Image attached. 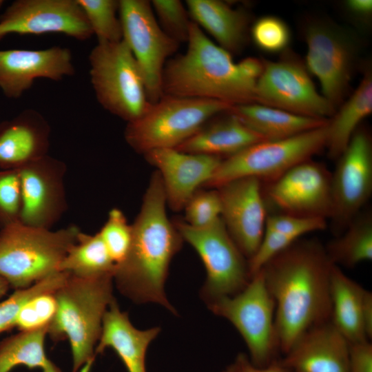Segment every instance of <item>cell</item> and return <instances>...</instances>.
<instances>
[{
  "label": "cell",
  "instance_id": "obj_1",
  "mask_svg": "<svg viewBox=\"0 0 372 372\" xmlns=\"http://www.w3.org/2000/svg\"><path fill=\"white\" fill-rule=\"evenodd\" d=\"M333 264L316 239H298L260 270L275 302V324L285 355L309 329L331 320Z\"/></svg>",
  "mask_w": 372,
  "mask_h": 372
},
{
  "label": "cell",
  "instance_id": "obj_2",
  "mask_svg": "<svg viewBox=\"0 0 372 372\" xmlns=\"http://www.w3.org/2000/svg\"><path fill=\"white\" fill-rule=\"evenodd\" d=\"M161 176L155 172L133 223L132 240L126 258L115 267L113 280L118 291L135 303L159 304L174 314L165 283L170 262L183 239L168 218Z\"/></svg>",
  "mask_w": 372,
  "mask_h": 372
},
{
  "label": "cell",
  "instance_id": "obj_3",
  "mask_svg": "<svg viewBox=\"0 0 372 372\" xmlns=\"http://www.w3.org/2000/svg\"><path fill=\"white\" fill-rule=\"evenodd\" d=\"M187 42L185 53L168 60L165 65L163 94L216 100L232 106L256 103V85L263 61L247 57L235 63L229 52L214 43L192 21Z\"/></svg>",
  "mask_w": 372,
  "mask_h": 372
},
{
  "label": "cell",
  "instance_id": "obj_4",
  "mask_svg": "<svg viewBox=\"0 0 372 372\" xmlns=\"http://www.w3.org/2000/svg\"><path fill=\"white\" fill-rule=\"evenodd\" d=\"M113 275L81 278L69 275L56 291V315L48 328L54 341L68 340L72 371L88 372L95 359V348L103 318L113 296Z\"/></svg>",
  "mask_w": 372,
  "mask_h": 372
},
{
  "label": "cell",
  "instance_id": "obj_5",
  "mask_svg": "<svg viewBox=\"0 0 372 372\" xmlns=\"http://www.w3.org/2000/svg\"><path fill=\"white\" fill-rule=\"evenodd\" d=\"M81 230L70 225L58 230L20 221L0 232V276L15 290L28 287L59 271Z\"/></svg>",
  "mask_w": 372,
  "mask_h": 372
},
{
  "label": "cell",
  "instance_id": "obj_6",
  "mask_svg": "<svg viewBox=\"0 0 372 372\" xmlns=\"http://www.w3.org/2000/svg\"><path fill=\"white\" fill-rule=\"evenodd\" d=\"M231 107L216 100L163 94L156 102L149 103L139 118L127 123L125 139L134 151L143 154L176 148L209 119L229 112Z\"/></svg>",
  "mask_w": 372,
  "mask_h": 372
},
{
  "label": "cell",
  "instance_id": "obj_7",
  "mask_svg": "<svg viewBox=\"0 0 372 372\" xmlns=\"http://www.w3.org/2000/svg\"><path fill=\"white\" fill-rule=\"evenodd\" d=\"M97 101L111 114L132 122L149 104L141 68L126 43L98 42L89 55Z\"/></svg>",
  "mask_w": 372,
  "mask_h": 372
},
{
  "label": "cell",
  "instance_id": "obj_8",
  "mask_svg": "<svg viewBox=\"0 0 372 372\" xmlns=\"http://www.w3.org/2000/svg\"><path fill=\"white\" fill-rule=\"evenodd\" d=\"M328 123L289 138L254 143L223 159L205 186L216 189L231 180L247 177L269 183L274 181L326 147Z\"/></svg>",
  "mask_w": 372,
  "mask_h": 372
},
{
  "label": "cell",
  "instance_id": "obj_9",
  "mask_svg": "<svg viewBox=\"0 0 372 372\" xmlns=\"http://www.w3.org/2000/svg\"><path fill=\"white\" fill-rule=\"evenodd\" d=\"M207 304L214 314L229 320L238 330L254 364L263 367L280 358L275 302L261 271L254 273L239 293Z\"/></svg>",
  "mask_w": 372,
  "mask_h": 372
},
{
  "label": "cell",
  "instance_id": "obj_10",
  "mask_svg": "<svg viewBox=\"0 0 372 372\" xmlns=\"http://www.w3.org/2000/svg\"><path fill=\"white\" fill-rule=\"evenodd\" d=\"M183 240L198 253L207 271L202 296L209 304L241 291L251 279L247 259L238 249L221 218L205 227L183 220L174 223Z\"/></svg>",
  "mask_w": 372,
  "mask_h": 372
},
{
  "label": "cell",
  "instance_id": "obj_11",
  "mask_svg": "<svg viewBox=\"0 0 372 372\" xmlns=\"http://www.w3.org/2000/svg\"><path fill=\"white\" fill-rule=\"evenodd\" d=\"M305 67L318 79L322 96L335 109L347 94L355 63L357 48L340 27L324 19L313 20L304 29Z\"/></svg>",
  "mask_w": 372,
  "mask_h": 372
},
{
  "label": "cell",
  "instance_id": "obj_12",
  "mask_svg": "<svg viewBox=\"0 0 372 372\" xmlns=\"http://www.w3.org/2000/svg\"><path fill=\"white\" fill-rule=\"evenodd\" d=\"M119 17L123 40L143 73L149 102L155 103L163 95L162 79L167 59L180 44L163 30L149 1L120 0Z\"/></svg>",
  "mask_w": 372,
  "mask_h": 372
},
{
  "label": "cell",
  "instance_id": "obj_13",
  "mask_svg": "<svg viewBox=\"0 0 372 372\" xmlns=\"http://www.w3.org/2000/svg\"><path fill=\"white\" fill-rule=\"evenodd\" d=\"M255 89L257 103L307 117L327 119L335 109L317 91L308 70L297 58L263 61Z\"/></svg>",
  "mask_w": 372,
  "mask_h": 372
},
{
  "label": "cell",
  "instance_id": "obj_14",
  "mask_svg": "<svg viewBox=\"0 0 372 372\" xmlns=\"http://www.w3.org/2000/svg\"><path fill=\"white\" fill-rule=\"evenodd\" d=\"M333 229L341 234L371 197L372 143L369 133L357 130L338 158L331 174Z\"/></svg>",
  "mask_w": 372,
  "mask_h": 372
},
{
  "label": "cell",
  "instance_id": "obj_15",
  "mask_svg": "<svg viewBox=\"0 0 372 372\" xmlns=\"http://www.w3.org/2000/svg\"><path fill=\"white\" fill-rule=\"evenodd\" d=\"M267 197L281 214L331 218V173L323 164L305 161L270 183Z\"/></svg>",
  "mask_w": 372,
  "mask_h": 372
},
{
  "label": "cell",
  "instance_id": "obj_16",
  "mask_svg": "<svg viewBox=\"0 0 372 372\" xmlns=\"http://www.w3.org/2000/svg\"><path fill=\"white\" fill-rule=\"evenodd\" d=\"M61 33L80 41L92 31L76 0H17L0 16V40L10 34Z\"/></svg>",
  "mask_w": 372,
  "mask_h": 372
},
{
  "label": "cell",
  "instance_id": "obj_17",
  "mask_svg": "<svg viewBox=\"0 0 372 372\" xmlns=\"http://www.w3.org/2000/svg\"><path fill=\"white\" fill-rule=\"evenodd\" d=\"M65 163L46 155L18 169L21 207L19 221L51 229L68 208Z\"/></svg>",
  "mask_w": 372,
  "mask_h": 372
},
{
  "label": "cell",
  "instance_id": "obj_18",
  "mask_svg": "<svg viewBox=\"0 0 372 372\" xmlns=\"http://www.w3.org/2000/svg\"><path fill=\"white\" fill-rule=\"evenodd\" d=\"M216 189L221 203L220 218L238 249L249 260L261 242L268 216L261 181L241 178Z\"/></svg>",
  "mask_w": 372,
  "mask_h": 372
},
{
  "label": "cell",
  "instance_id": "obj_19",
  "mask_svg": "<svg viewBox=\"0 0 372 372\" xmlns=\"http://www.w3.org/2000/svg\"><path fill=\"white\" fill-rule=\"evenodd\" d=\"M74 71L72 54L67 48L0 50V88L8 98L20 97L36 79L60 81L73 75Z\"/></svg>",
  "mask_w": 372,
  "mask_h": 372
},
{
  "label": "cell",
  "instance_id": "obj_20",
  "mask_svg": "<svg viewBox=\"0 0 372 372\" xmlns=\"http://www.w3.org/2000/svg\"><path fill=\"white\" fill-rule=\"evenodd\" d=\"M159 174L167 205L174 211L184 209L200 185H205L218 167V156L183 152L175 148L149 151L144 154Z\"/></svg>",
  "mask_w": 372,
  "mask_h": 372
},
{
  "label": "cell",
  "instance_id": "obj_21",
  "mask_svg": "<svg viewBox=\"0 0 372 372\" xmlns=\"http://www.w3.org/2000/svg\"><path fill=\"white\" fill-rule=\"evenodd\" d=\"M350 343L331 320L304 332L280 358L289 372H347Z\"/></svg>",
  "mask_w": 372,
  "mask_h": 372
},
{
  "label": "cell",
  "instance_id": "obj_22",
  "mask_svg": "<svg viewBox=\"0 0 372 372\" xmlns=\"http://www.w3.org/2000/svg\"><path fill=\"white\" fill-rule=\"evenodd\" d=\"M50 128L37 111L28 109L0 128V165L18 169L48 155Z\"/></svg>",
  "mask_w": 372,
  "mask_h": 372
},
{
  "label": "cell",
  "instance_id": "obj_23",
  "mask_svg": "<svg viewBox=\"0 0 372 372\" xmlns=\"http://www.w3.org/2000/svg\"><path fill=\"white\" fill-rule=\"evenodd\" d=\"M160 331L158 327L136 329L130 322L127 313L122 311L114 300L103 316L95 356L111 348L121 358L127 372H146L147 350Z\"/></svg>",
  "mask_w": 372,
  "mask_h": 372
},
{
  "label": "cell",
  "instance_id": "obj_24",
  "mask_svg": "<svg viewBox=\"0 0 372 372\" xmlns=\"http://www.w3.org/2000/svg\"><path fill=\"white\" fill-rule=\"evenodd\" d=\"M192 21L205 29L229 52H240L248 39L249 17L241 9H234L219 0H187Z\"/></svg>",
  "mask_w": 372,
  "mask_h": 372
},
{
  "label": "cell",
  "instance_id": "obj_25",
  "mask_svg": "<svg viewBox=\"0 0 372 372\" xmlns=\"http://www.w3.org/2000/svg\"><path fill=\"white\" fill-rule=\"evenodd\" d=\"M228 116L198 132L175 149L185 153L230 156L254 143L265 141L229 112Z\"/></svg>",
  "mask_w": 372,
  "mask_h": 372
},
{
  "label": "cell",
  "instance_id": "obj_26",
  "mask_svg": "<svg viewBox=\"0 0 372 372\" xmlns=\"http://www.w3.org/2000/svg\"><path fill=\"white\" fill-rule=\"evenodd\" d=\"M229 112L265 141L289 138L323 126L329 121L257 103L234 105Z\"/></svg>",
  "mask_w": 372,
  "mask_h": 372
},
{
  "label": "cell",
  "instance_id": "obj_27",
  "mask_svg": "<svg viewBox=\"0 0 372 372\" xmlns=\"http://www.w3.org/2000/svg\"><path fill=\"white\" fill-rule=\"evenodd\" d=\"M364 288L335 265L331 274V320L351 344L369 340L362 322ZM370 341V340H369Z\"/></svg>",
  "mask_w": 372,
  "mask_h": 372
},
{
  "label": "cell",
  "instance_id": "obj_28",
  "mask_svg": "<svg viewBox=\"0 0 372 372\" xmlns=\"http://www.w3.org/2000/svg\"><path fill=\"white\" fill-rule=\"evenodd\" d=\"M371 112L372 74L368 69L351 96L335 112L333 118L329 119L326 148L330 158H338L358 125Z\"/></svg>",
  "mask_w": 372,
  "mask_h": 372
},
{
  "label": "cell",
  "instance_id": "obj_29",
  "mask_svg": "<svg viewBox=\"0 0 372 372\" xmlns=\"http://www.w3.org/2000/svg\"><path fill=\"white\" fill-rule=\"evenodd\" d=\"M333 265L353 268L372 259V214L360 211L344 230L324 246Z\"/></svg>",
  "mask_w": 372,
  "mask_h": 372
},
{
  "label": "cell",
  "instance_id": "obj_30",
  "mask_svg": "<svg viewBox=\"0 0 372 372\" xmlns=\"http://www.w3.org/2000/svg\"><path fill=\"white\" fill-rule=\"evenodd\" d=\"M48 329L19 331L0 342V372H10L18 365L39 369L41 372H62L46 355Z\"/></svg>",
  "mask_w": 372,
  "mask_h": 372
},
{
  "label": "cell",
  "instance_id": "obj_31",
  "mask_svg": "<svg viewBox=\"0 0 372 372\" xmlns=\"http://www.w3.org/2000/svg\"><path fill=\"white\" fill-rule=\"evenodd\" d=\"M115 266L99 233L87 234L81 231L59 271L78 278H91L114 276Z\"/></svg>",
  "mask_w": 372,
  "mask_h": 372
},
{
  "label": "cell",
  "instance_id": "obj_32",
  "mask_svg": "<svg viewBox=\"0 0 372 372\" xmlns=\"http://www.w3.org/2000/svg\"><path fill=\"white\" fill-rule=\"evenodd\" d=\"M82 8L98 42L115 43L123 40L119 1L76 0Z\"/></svg>",
  "mask_w": 372,
  "mask_h": 372
},
{
  "label": "cell",
  "instance_id": "obj_33",
  "mask_svg": "<svg viewBox=\"0 0 372 372\" xmlns=\"http://www.w3.org/2000/svg\"><path fill=\"white\" fill-rule=\"evenodd\" d=\"M69 273L56 271L32 285L17 289L7 299L0 302V333L15 327L17 314L32 298L43 293L56 291L66 281Z\"/></svg>",
  "mask_w": 372,
  "mask_h": 372
},
{
  "label": "cell",
  "instance_id": "obj_34",
  "mask_svg": "<svg viewBox=\"0 0 372 372\" xmlns=\"http://www.w3.org/2000/svg\"><path fill=\"white\" fill-rule=\"evenodd\" d=\"M98 233L115 265L124 261L131 247L132 227L123 212L117 208L112 209Z\"/></svg>",
  "mask_w": 372,
  "mask_h": 372
},
{
  "label": "cell",
  "instance_id": "obj_35",
  "mask_svg": "<svg viewBox=\"0 0 372 372\" xmlns=\"http://www.w3.org/2000/svg\"><path fill=\"white\" fill-rule=\"evenodd\" d=\"M57 310L54 292L43 293L30 299L19 310L15 327L19 331L48 328Z\"/></svg>",
  "mask_w": 372,
  "mask_h": 372
},
{
  "label": "cell",
  "instance_id": "obj_36",
  "mask_svg": "<svg viewBox=\"0 0 372 372\" xmlns=\"http://www.w3.org/2000/svg\"><path fill=\"white\" fill-rule=\"evenodd\" d=\"M151 5L163 30L179 44L187 42L192 20L183 3L179 0H153Z\"/></svg>",
  "mask_w": 372,
  "mask_h": 372
},
{
  "label": "cell",
  "instance_id": "obj_37",
  "mask_svg": "<svg viewBox=\"0 0 372 372\" xmlns=\"http://www.w3.org/2000/svg\"><path fill=\"white\" fill-rule=\"evenodd\" d=\"M251 36L260 50L276 53L287 48L291 34L287 25L282 19L273 16H265L254 22Z\"/></svg>",
  "mask_w": 372,
  "mask_h": 372
},
{
  "label": "cell",
  "instance_id": "obj_38",
  "mask_svg": "<svg viewBox=\"0 0 372 372\" xmlns=\"http://www.w3.org/2000/svg\"><path fill=\"white\" fill-rule=\"evenodd\" d=\"M185 220L194 227H207L221 215V203L216 189L196 192L185 205Z\"/></svg>",
  "mask_w": 372,
  "mask_h": 372
},
{
  "label": "cell",
  "instance_id": "obj_39",
  "mask_svg": "<svg viewBox=\"0 0 372 372\" xmlns=\"http://www.w3.org/2000/svg\"><path fill=\"white\" fill-rule=\"evenodd\" d=\"M327 219L319 217H304L286 214L267 216L265 229L283 234L296 239L308 233L326 229Z\"/></svg>",
  "mask_w": 372,
  "mask_h": 372
},
{
  "label": "cell",
  "instance_id": "obj_40",
  "mask_svg": "<svg viewBox=\"0 0 372 372\" xmlns=\"http://www.w3.org/2000/svg\"><path fill=\"white\" fill-rule=\"evenodd\" d=\"M21 207V183L18 169L1 172L0 218L3 220V227L19 221Z\"/></svg>",
  "mask_w": 372,
  "mask_h": 372
},
{
  "label": "cell",
  "instance_id": "obj_41",
  "mask_svg": "<svg viewBox=\"0 0 372 372\" xmlns=\"http://www.w3.org/2000/svg\"><path fill=\"white\" fill-rule=\"evenodd\" d=\"M347 372H372V344L365 340L350 344Z\"/></svg>",
  "mask_w": 372,
  "mask_h": 372
},
{
  "label": "cell",
  "instance_id": "obj_42",
  "mask_svg": "<svg viewBox=\"0 0 372 372\" xmlns=\"http://www.w3.org/2000/svg\"><path fill=\"white\" fill-rule=\"evenodd\" d=\"M280 358L268 366L260 367L254 364L248 355L240 353L222 372H289Z\"/></svg>",
  "mask_w": 372,
  "mask_h": 372
},
{
  "label": "cell",
  "instance_id": "obj_43",
  "mask_svg": "<svg viewBox=\"0 0 372 372\" xmlns=\"http://www.w3.org/2000/svg\"><path fill=\"white\" fill-rule=\"evenodd\" d=\"M362 322L366 336L371 341L372 338V293L364 289L362 303Z\"/></svg>",
  "mask_w": 372,
  "mask_h": 372
},
{
  "label": "cell",
  "instance_id": "obj_44",
  "mask_svg": "<svg viewBox=\"0 0 372 372\" xmlns=\"http://www.w3.org/2000/svg\"><path fill=\"white\" fill-rule=\"evenodd\" d=\"M345 4L351 12L359 16H369L372 12L371 0H349Z\"/></svg>",
  "mask_w": 372,
  "mask_h": 372
},
{
  "label": "cell",
  "instance_id": "obj_45",
  "mask_svg": "<svg viewBox=\"0 0 372 372\" xmlns=\"http://www.w3.org/2000/svg\"><path fill=\"white\" fill-rule=\"evenodd\" d=\"M8 282L0 276V298L5 296L10 288Z\"/></svg>",
  "mask_w": 372,
  "mask_h": 372
},
{
  "label": "cell",
  "instance_id": "obj_46",
  "mask_svg": "<svg viewBox=\"0 0 372 372\" xmlns=\"http://www.w3.org/2000/svg\"><path fill=\"white\" fill-rule=\"evenodd\" d=\"M3 2L4 1L3 0H0V8L2 6V5L3 4Z\"/></svg>",
  "mask_w": 372,
  "mask_h": 372
}]
</instances>
